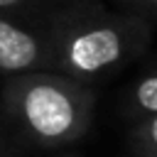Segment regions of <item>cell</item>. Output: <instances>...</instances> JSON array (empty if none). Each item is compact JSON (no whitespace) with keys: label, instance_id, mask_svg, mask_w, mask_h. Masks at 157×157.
Wrapping results in <instances>:
<instances>
[{"label":"cell","instance_id":"cell-1","mask_svg":"<svg viewBox=\"0 0 157 157\" xmlns=\"http://www.w3.org/2000/svg\"><path fill=\"white\" fill-rule=\"evenodd\" d=\"M52 71L96 81L145 54L152 42L150 20L113 12L96 0H76L49 22Z\"/></svg>","mask_w":157,"mask_h":157},{"label":"cell","instance_id":"cell-2","mask_svg":"<svg viewBox=\"0 0 157 157\" xmlns=\"http://www.w3.org/2000/svg\"><path fill=\"white\" fill-rule=\"evenodd\" d=\"M2 108L25 140L54 150L88 132L96 96L86 81L59 71H34L5 81Z\"/></svg>","mask_w":157,"mask_h":157},{"label":"cell","instance_id":"cell-3","mask_svg":"<svg viewBox=\"0 0 157 157\" xmlns=\"http://www.w3.org/2000/svg\"><path fill=\"white\" fill-rule=\"evenodd\" d=\"M34 71H52L49 34L0 12V74L10 78Z\"/></svg>","mask_w":157,"mask_h":157},{"label":"cell","instance_id":"cell-4","mask_svg":"<svg viewBox=\"0 0 157 157\" xmlns=\"http://www.w3.org/2000/svg\"><path fill=\"white\" fill-rule=\"evenodd\" d=\"M128 113L132 118L157 113V64H152L130 88L128 96Z\"/></svg>","mask_w":157,"mask_h":157},{"label":"cell","instance_id":"cell-5","mask_svg":"<svg viewBox=\"0 0 157 157\" xmlns=\"http://www.w3.org/2000/svg\"><path fill=\"white\" fill-rule=\"evenodd\" d=\"M130 145L140 157H157V113L135 118L130 130Z\"/></svg>","mask_w":157,"mask_h":157},{"label":"cell","instance_id":"cell-6","mask_svg":"<svg viewBox=\"0 0 157 157\" xmlns=\"http://www.w3.org/2000/svg\"><path fill=\"white\" fill-rule=\"evenodd\" d=\"M125 12L140 15L145 20H157V0H115Z\"/></svg>","mask_w":157,"mask_h":157},{"label":"cell","instance_id":"cell-7","mask_svg":"<svg viewBox=\"0 0 157 157\" xmlns=\"http://www.w3.org/2000/svg\"><path fill=\"white\" fill-rule=\"evenodd\" d=\"M37 0H0V12H22L27 7H32Z\"/></svg>","mask_w":157,"mask_h":157},{"label":"cell","instance_id":"cell-8","mask_svg":"<svg viewBox=\"0 0 157 157\" xmlns=\"http://www.w3.org/2000/svg\"><path fill=\"white\" fill-rule=\"evenodd\" d=\"M0 157H10V155H7V150H5V142H2V137H0Z\"/></svg>","mask_w":157,"mask_h":157}]
</instances>
